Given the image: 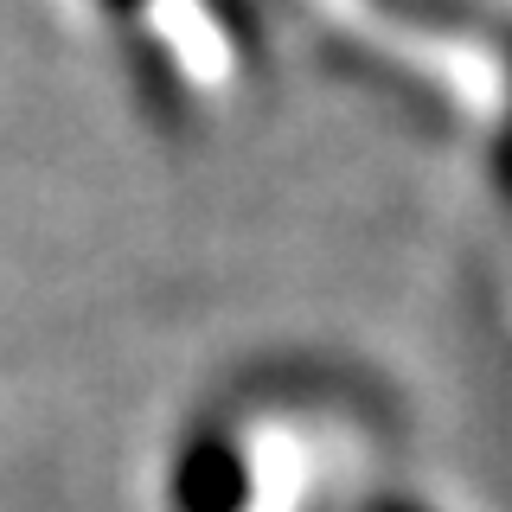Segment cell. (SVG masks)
<instances>
[{
	"label": "cell",
	"instance_id": "obj_1",
	"mask_svg": "<svg viewBox=\"0 0 512 512\" xmlns=\"http://www.w3.org/2000/svg\"><path fill=\"white\" fill-rule=\"evenodd\" d=\"M250 500V468L237 455L231 436L218 429H199L186 442L180 468H173V506L180 512H244Z\"/></svg>",
	"mask_w": 512,
	"mask_h": 512
},
{
	"label": "cell",
	"instance_id": "obj_2",
	"mask_svg": "<svg viewBox=\"0 0 512 512\" xmlns=\"http://www.w3.org/2000/svg\"><path fill=\"white\" fill-rule=\"evenodd\" d=\"M500 180L512 186V128H506V141H500Z\"/></svg>",
	"mask_w": 512,
	"mask_h": 512
},
{
	"label": "cell",
	"instance_id": "obj_3",
	"mask_svg": "<svg viewBox=\"0 0 512 512\" xmlns=\"http://www.w3.org/2000/svg\"><path fill=\"white\" fill-rule=\"evenodd\" d=\"M372 512H423V506H404V500H384V506H372Z\"/></svg>",
	"mask_w": 512,
	"mask_h": 512
},
{
	"label": "cell",
	"instance_id": "obj_4",
	"mask_svg": "<svg viewBox=\"0 0 512 512\" xmlns=\"http://www.w3.org/2000/svg\"><path fill=\"white\" fill-rule=\"evenodd\" d=\"M109 7H122V13H128V7H141V0H109Z\"/></svg>",
	"mask_w": 512,
	"mask_h": 512
}]
</instances>
